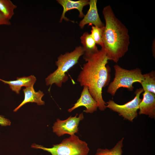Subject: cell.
Returning a JSON list of instances; mask_svg holds the SVG:
<instances>
[{"mask_svg":"<svg viewBox=\"0 0 155 155\" xmlns=\"http://www.w3.org/2000/svg\"><path fill=\"white\" fill-rule=\"evenodd\" d=\"M83 58L86 62L84 64L77 80L81 86L88 88L99 109L104 111L106 108V104L102 97V89L108 85L111 78L110 69L106 65L108 60L106 53L101 49L97 53Z\"/></svg>","mask_w":155,"mask_h":155,"instance_id":"1","label":"cell"},{"mask_svg":"<svg viewBox=\"0 0 155 155\" xmlns=\"http://www.w3.org/2000/svg\"><path fill=\"white\" fill-rule=\"evenodd\" d=\"M105 24L102 33L103 46L108 60L117 63L128 50L130 38L127 27L116 16L109 5L103 9Z\"/></svg>","mask_w":155,"mask_h":155,"instance_id":"2","label":"cell"},{"mask_svg":"<svg viewBox=\"0 0 155 155\" xmlns=\"http://www.w3.org/2000/svg\"><path fill=\"white\" fill-rule=\"evenodd\" d=\"M84 53L82 46H79L75 47L72 52L61 54L55 62L57 69L45 79L46 85L51 86L55 84L58 87H61L62 84L68 79L66 73L78 63L79 58Z\"/></svg>","mask_w":155,"mask_h":155,"instance_id":"3","label":"cell"},{"mask_svg":"<svg viewBox=\"0 0 155 155\" xmlns=\"http://www.w3.org/2000/svg\"><path fill=\"white\" fill-rule=\"evenodd\" d=\"M31 146L47 151L51 155H88L90 150L87 144L75 135L63 139L58 144L53 145L52 148H46L35 144Z\"/></svg>","mask_w":155,"mask_h":155,"instance_id":"4","label":"cell"},{"mask_svg":"<svg viewBox=\"0 0 155 155\" xmlns=\"http://www.w3.org/2000/svg\"><path fill=\"white\" fill-rule=\"evenodd\" d=\"M114 67L115 77L107 90V92L113 96L121 87L126 88L129 91H133L134 88L133 84L136 82L141 83L144 79L143 74L139 68L129 70L117 64L114 65Z\"/></svg>","mask_w":155,"mask_h":155,"instance_id":"5","label":"cell"},{"mask_svg":"<svg viewBox=\"0 0 155 155\" xmlns=\"http://www.w3.org/2000/svg\"><path fill=\"white\" fill-rule=\"evenodd\" d=\"M144 91L142 88L137 89L135 92V96L132 100L123 105L116 103L113 101L109 100L106 103V107L117 113L124 119L131 122L137 117L139 105L142 100L140 98L141 94Z\"/></svg>","mask_w":155,"mask_h":155,"instance_id":"6","label":"cell"},{"mask_svg":"<svg viewBox=\"0 0 155 155\" xmlns=\"http://www.w3.org/2000/svg\"><path fill=\"white\" fill-rule=\"evenodd\" d=\"M77 114L74 117L71 116L64 120L57 119L52 127L53 132L59 137L65 134L71 135L77 133L78 131L79 123L84 118L83 113L78 117H77Z\"/></svg>","mask_w":155,"mask_h":155,"instance_id":"7","label":"cell"},{"mask_svg":"<svg viewBox=\"0 0 155 155\" xmlns=\"http://www.w3.org/2000/svg\"><path fill=\"white\" fill-rule=\"evenodd\" d=\"M81 106H84L86 108L84 112L87 113H92L96 111L98 108L97 102L90 94L88 88L86 86H83L80 97L73 106L68 109V111L71 112Z\"/></svg>","mask_w":155,"mask_h":155,"instance_id":"8","label":"cell"},{"mask_svg":"<svg viewBox=\"0 0 155 155\" xmlns=\"http://www.w3.org/2000/svg\"><path fill=\"white\" fill-rule=\"evenodd\" d=\"M97 2V0H89V9L79 24V26L81 29H83L87 24L89 25H93L99 28L104 26L105 24L101 20L98 13Z\"/></svg>","mask_w":155,"mask_h":155,"instance_id":"9","label":"cell"},{"mask_svg":"<svg viewBox=\"0 0 155 155\" xmlns=\"http://www.w3.org/2000/svg\"><path fill=\"white\" fill-rule=\"evenodd\" d=\"M143 98L139 104V115H147L149 117L155 118V94L145 91L143 94Z\"/></svg>","mask_w":155,"mask_h":155,"instance_id":"10","label":"cell"},{"mask_svg":"<svg viewBox=\"0 0 155 155\" xmlns=\"http://www.w3.org/2000/svg\"><path fill=\"white\" fill-rule=\"evenodd\" d=\"M58 3L63 7V10L60 18L59 22H61L64 19L65 21H69L65 15L66 13L68 11L73 9H77L79 13V17L83 18L84 14L83 12L84 7L89 5V1L88 0H80L73 1L70 0H57Z\"/></svg>","mask_w":155,"mask_h":155,"instance_id":"11","label":"cell"},{"mask_svg":"<svg viewBox=\"0 0 155 155\" xmlns=\"http://www.w3.org/2000/svg\"><path fill=\"white\" fill-rule=\"evenodd\" d=\"M24 97L23 101L13 110L14 112L17 111L21 107L28 102H35L38 105H44L45 102L42 100V98L44 94L42 91L39 90L36 92L33 86L26 87L23 90Z\"/></svg>","mask_w":155,"mask_h":155,"instance_id":"12","label":"cell"},{"mask_svg":"<svg viewBox=\"0 0 155 155\" xmlns=\"http://www.w3.org/2000/svg\"><path fill=\"white\" fill-rule=\"evenodd\" d=\"M36 78L31 75L28 77H17L15 80L7 81L0 79V81L9 85L10 88L17 94H19L22 87L34 86L36 81Z\"/></svg>","mask_w":155,"mask_h":155,"instance_id":"13","label":"cell"},{"mask_svg":"<svg viewBox=\"0 0 155 155\" xmlns=\"http://www.w3.org/2000/svg\"><path fill=\"white\" fill-rule=\"evenodd\" d=\"M80 39L84 52L83 57L90 56L98 51L96 43L88 32H84Z\"/></svg>","mask_w":155,"mask_h":155,"instance_id":"14","label":"cell"},{"mask_svg":"<svg viewBox=\"0 0 155 155\" xmlns=\"http://www.w3.org/2000/svg\"><path fill=\"white\" fill-rule=\"evenodd\" d=\"M144 79L140 83L144 92L147 91L155 94V72L152 71L143 74Z\"/></svg>","mask_w":155,"mask_h":155,"instance_id":"15","label":"cell"},{"mask_svg":"<svg viewBox=\"0 0 155 155\" xmlns=\"http://www.w3.org/2000/svg\"><path fill=\"white\" fill-rule=\"evenodd\" d=\"M17 7L10 0H0V11L9 20L13 15Z\"/></svg>","mask_w":155,"mask_h":155,"instance_id":"16","label":"cell"},{"mask_svg":"<svg viewBox=\"0 0 155 155\" xmlns=\"http://www.w3.org/2000/svg\"><path fill=\"white\" fill-rule=\"evenodd\" d=\"M124 139L122 138L111 149L98 148L95 155H122Z\"/></svg>","mask_w":155,"mask_h":155,"instance_id":"17","label":"cell"},{"mask_svg":"<svg viewBox=\"0 0 155 155\" xmlns=\"http://www.w3.org/2000/svg\"><path fill=\"white\" fill-rule=\"evenodd\" d=\"M104 26L99 28L92 26V29L90 34L91 37L95 41L96 44L100 46L101 48L103 46L102 36Z\"/></svg>","mask_w":155,"mask_h":155,"instance_id":"18","label":"cell"},{"mask_svg":"<svg viewBox=\"0 0 155 155\" xmlns=\"http://www.w3.org/2000/svg\"><path fill=\"white\" fill-rule=\"evenodd\" d=\"M11 23L0 11V25H10Z\"/></svg>","mask_w":155,"mask_h":155,"instance_id":"19","label":"cell"},{"mask_svg":"<svg viewBox=\"0 0 155 155\" xmlns=\"http://www.w3.org/2000/svg\"><path fill=\"white\" fill-rule=\"evenodd\" d=\"M11 122L8 119L0 115V125L1 126L10 125Z\"/></svg>","mask_w":155,"mask_h":155,"instance_id":"20","label":"cell"}]
</instances>
